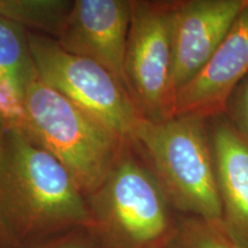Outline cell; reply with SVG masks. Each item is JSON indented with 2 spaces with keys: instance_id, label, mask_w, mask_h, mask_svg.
I'll use <instances>...</instances> for the list:
<instances>
[{
  "instance_id": "cell-1",
  "label": "cell",
  "mask_w": 248,
  "mask_h": 248,
  "mask_svg": "<svg viewBox=\"0 0 248 248\" xmlns=\"http://www.w3.org/2000/svg\"><path fill=\"white\" fill-rule=\"evenodd\" d=\"M0 214L18 246L93 229L70 172L22 126L0 122Z\"/></svg>"
},
{
  "instance_id": "cell-2",
  "label": "cell",
  "mask_w": 248,
  "mask_h": 248,
  "mask_svg": "<svg viewBox=\"0 0 248 248\" xmlns=\"http://www.w3.org/2000/svg\"><path fill=\"white\" fill-rule=\"evenodd\" d=\"M23 129L54 155L89 197L109 175L128 142L35 74L22 92Z\"/></svg>"
},
{
  "instance_id": "cell-3",
  "label": "cell",
  "mask_w": 248,
  "mask_h": 248,
  "mask_svg": "<svg viewBox=\"0 0 248 248\" xmlns=\"http://www.w3.org/2000/svg\"><path fill=\"white\" fill-rule=\"evenodd\" d=\"M132 142L146 152L179 208L218 224L223 203L201 117L173 116L162 122L142 119Z\"/></svg>"
},
{
  "instance_id": "cell-4",
  "label": "cell",
  "mask_w": 248,
  "mask_h": 248,
  "mask_svg": "<svg viewBox=\"0 0 248 248\" xmlns=\"http://www.w3.org/2000/svg\"><path fill=\"white\" fill-rule=\"evenodd\" d=\"M36 75L89 115L132 142L142 120L124 85L91 59L68 53L57 40L27 33Z\"/></svg>"
},
{
  "instance_id": "cell-5",
  "label": "cell",
  "mask_w": 248,
  "mask_h": 248,
  "mask_svg": "<svg viewBox=\"0 0 248 248\" xmlns=\"http://www.w3.org/2000/svg\"><path fill=\"white\" fill-rule=\"evenodd\" d=\"M126 152L123 148L102 185L86 197L93 229L121 248H155L170 225L162 186Z\"/></svg>"
},
{
  "instance_id": "cell-6",
  "label": "cell",
  "mask_w": 248,
  "mask_h": 248,
  "mask_svg": "<svg viewBox=\"0 0 248 248\" xmlns=\"http://www.w3.org/2000/svg\"><path fill=\"white\" fill-rule=\"evenodd\" d=\"M173 8L175 5L131 1L124 84L138 113L151 122L173 117Z\"/></svg>"
},
{
  "instance_id": "cell-7",
  "label": "cell",
  "mask_w": 248,
  "mask_h": 248,
  "mask_svg": "<svg viewBox=\"0 0 248 248\" xmlns=\"http://www.w3.org/2000/svg\"><path fill=\"white\" fill-rule=\"evenodd\" d=\"M131 1L76 0L57 37L68 53L95 61L124 84Z\"/></svg>"
},
{
  "instance_id": "cell-8",
  "label": "cell",
  "mask_w": 248,
  "mask_h": 248,
  "mask_svg": "<svg viewBox=\"0 0 248 248\" xmlns=\"http://www.w3.org/2000/svg\"><path fill=\"white\" fill-rule=\"evenodd\" d=\"M248 0H191L176 5L172 26V89L187 84L221 45Z\"/></svg>"
},
{
  "instance_id": "cell-9",
  "label": "cell",
  "mask_w": 248,
  "mask_h": 248,
  "mask_svg": "<svg viewBox=\"0 0 248 248\" xmlns=\"http://www.w3.org/2000/svg\"><path fill=\"white\" fill-rule=\"evenodd\" d=\"M248 74V5L208 62L175 95L173 116L218 113Z\"/></svg>"
},
{
  "instance_id": "cell-10",
  "label": "cell",
  "mask_w": 248,
  "mask_h": 248,
  "mask_svg": "<svg viewBox=\"0 0 248 248\" xmlns=\"http://www.w3.org/2000/svg\"><path fill=\"white\" fill-rule=\"evenodd\" d=\"M213 151L223 212L233 230L248 239V140L221 122L214 130Z\"/></svg>"
},
{
  "instance_id": "cell-11",
  "label": "cell",
  "mask_w": 248,
  "mask_h": 248,
  "mask_svg": "<svg viewBox=\"0 0 248 248\" xmlns=\"http://www.w3.org/2000/svg\"><path fill=\"white\" fill-rule=\"evenodd\" d=\"M35 74L27 35L16 24L0 17V89L22 94L26 83Z\"/></svg>"
},
{
  "instance_id": "cell-12",
  "label": "cell",
  "mask_w": 248,
  "mask_h": 248,
  "mask_svg": "<svg viewBox=\"0 0 248 248\" xmlns=\"http://www.w3.org/2000/svg\"><path fill=\"white\" fill-rule=\"evenodd\" d=\"M73 4L57 0H0V17L59 36Z\"/></svg>"
},
{
  "instance_id": "cell-13",
  "label": "cell",
  "mask_w": 248,
  "mask_h": 248,
  "mask_svg": "<svg viewBox=\"0 0 248 248\" xmlns=\"http://www.w3.org/2000/svg\"><path fill=\"white\" fill-rule=\"evenodd\" d=\"M213 225L207 223L206 226L191 229L185 239V248H241Z\"/></svg>"
},
{
  "instance_id": "cell-14",
  "label": "cell",
  "mask_w": 248,
  "mask_h": 248,
  "mask_svg": "<svg viewBox=\"0 0 248 248\" xmlns=\"http://www.w3.org/2000/svg\"><path fill=\"white\" fill-rule=\"evenodd\" d=\"M234 92V115L248 140V78L244 79Z\"/></svg>"
},
{
  "instance_id": "cell-15",
  "label": "cell",
  "mask_w": 248,
  "mask_h": 248,
  "mask_svg": "<svg viewBox=\"0 0 248 248\" xmlns=\"http://www.w3.org/2000/svg\"><path fill=\"white\" fill-rule=\"evenodd\" d=\"M36 248H90L84 239L75 232H69L60 237L44 243L42 246H37Z\"/></svg>"
},
{
  "instance_id": "cell-16",
  "label": "cell",
  "mask_w": 248,
  "mask_h": 248,
  "mask_svg": "<svg viewBox=\"0 0 248 248\" xmlns=\"http://www.w3.org/2000/svg\"><path fill=\"white\" fill-rule=\"evenodd\" d=\"M0 248H20L0 214Z\"/></svg>"
}]
</instances>
